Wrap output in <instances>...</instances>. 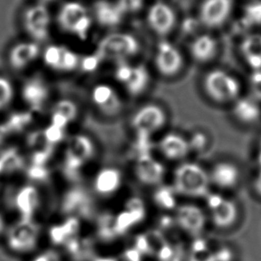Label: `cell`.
Instances as JSON below:
<instances>
[{"label":"cell","mask_w":261,"mask_h":261,"mask_svg":"<svg viewBox=\"0 0 261 261\" xmlns=\"http://www.w3.org/2000/svg\"><path fill=\"white\" fill-rule=\"evenodd\" d=\"M211 179L203 167L195 163H182L174 174V192L190 198H203L210 193Z\"/></svg>","instance_id":"1"},{"label":"cell","mask_w":261,"mask_h":261,"mask_svg":"<svg viewBox=\"0 0 261 261\" xmlns=\"http://www.w3.org/2000/svg\"><path fill=\"white\" fill-rule=\"evenodd\" d=\"M57 21L64 33L82 40H87L92 27V16L87 8L78 1H67L62 5Z\"/></svg>","instance_id":"2"},{"label":"cell","mask_w":261,"mask_h":261,"mask_svg":"<svg viewBox=\"0 0 261 261\" xmlns=\"http://www.w3.org/2000/svg\"><path fill=\"white\" fill-rule=\"evenodd\" d=\"M141 44L133 34L127 33H113L102 38L98 42L96 53L104 60L127 61L138 55Z\"/></svg>","instance_id":"3"},{"label":"cell","mask_w":261,"mask_h":261,"mask_svg":"<svg viewBox=\"0 0 261 261\" xmlns=\"http://www.w3.org/2000/svg\"><path fill=\"white\" fill-rule=\"evenodd\" d=\"M203 88L207 97L219 104L236 101L242 90L237 78L223 69H213L206 73Z\"/></svg>","instance_id":"4"},{"label":"cell","mask_w":261,"mask_h":261,"mask_svg":"<svg viewBox=\"0 0 261 261\" xmlns=\"http://www.w3.org/2000/svg\"><path fill=\"white\" fill-rule=\"evenodd\" d=\"M114 74L116 80L132 97L143 94L150 84L149 70L142 64L132 65L128 61L116 62Z\"/></svg>","instance_id":"5"},{"label":"cell","mask_w":261,"mask_h":261,"mask_svg":"<svg viewBox=\"0 0 261 261\" xmlns=\"http://www.w3.org/2000/svg\"><path fill=\"white\" fill-rule=\"evenodd\" d=\"M22 24L33 41H46L51 27V15L46 5L38 3L27 8L22 15Z\"/></svg>","instance_id":"6"},{"label":"cell","mask_w":261,"mask_h":261,"mask_svg":"<svg viewBox=\"0 0 261 261\" xmlns=\"http://www.w3.org/2000/svg\"><path fill=\"white\" fill-rule=\"evenodd\" d=\"M167 123V114L160 106L147 104L135 112L132 127L141 136H149L161 130Z\"/></svg>","instance_id":"7"},{"label":"cell","mask_w":261,"mask_h":261,"mask_svg":"<svg viewBox=\"0 0 261 261\" xmlns=\"http://www.w3.org/2000/svg\"><path fill=\"white\" fill-rule=\"evenodd\" d=\"M154 64L162 76L173 77L180 73L182 68L184 57L174 44L162 40L156 45Z\"/></svg>","instance_id":"8"},{"label":"cell","mask_w":261,"mask_h":261,"mask_svg":"<svg viewBox=\"0 0 261 261\" xmlns=\"http://www.w3.org/2000/svg\"><path fill=\"white\" fill-rule=\"evenodd\" d=\"M206 198L211 220L218 228H229L236 224L238 207L232 200L218 193H208Z\"/></svg>","instance_id":"9"},{"label":"cell","mask_w":261,"mask_h":261,"mask_svg":"<svg viewBox=\"0 0 261 261\" xmlns=\"http://www.w3.org/2000/svg\"><path fill=\"white\" fill-rule=\"evenodd\" d=\"M42 58L48 68L60 73H70L80 66L79 55L63 45L51 44L47 46L42 53Z\"/></svg>","instance_id":"10"},{"label":"cell","mask_w":261,"mask_h":261,"mask_svg":"<svg viewBox=\"0 0 261 261\" xmlns=\"http://www.w3.org/2000/svg\"><path fill=\"white\" fill-rule=\"evenodd\" d=\"M233 8V0H203L199 10V20L208 29L223 25Z\"/></svg>","instance_id":"11"},{"label":"cell","mask_w":261,"mask_h":261,"mask_svg":"<svg viewBox=\"0 0 261 261\" xmlns=\"http://www.w3.org/2000/svg\"><path fill=\"white\" fill-rule=\"evenodd\" d=\"M177 17L174 8L163 1H156L147 12V22L153 33L166 37L174 30Z\"/></svg>","instance_id":"12"},{"label":"cell","mask_w":261,"mask_h":261,"mask_svg":"<svg viewBox=\"0 0 261 261\" xmlns=\"http://www.w3.org/2000/svg\"><path fill=\"white\" fill-rule=\"evenodd\" d=\"M91 98L92 104L104 116L114 117L123 110V102L118 92L109 84H97L91 91Z\"/></svg>","instance_id":"13"},{"label":"cell","mask_w":261,"mask_h":261,"mask_svg":"<svg viewBox=\"0 0 261 261\" xmlns=\"http://www.w3.org/2000/svg\"><path fill=\"white\" fill-rule=\"evenodd\" d=\"M175 220L182 231L192 236H200L207 224L203 211L193 204H185L177 207Z\"/></svg>","instance_id":"14"},{"label":"cell","mask_w":261,"mask_h":261,"mask_svg":"<svg viewBox=\"0 0 261 261\" xmlns=\"http://www.w3.org/2000/svg\"><path fill=\"white\" fill-rule=\"evenodd\" d=\"M23 101L33 111L43 109L49 98L50 91L42 77L33 76L23 83L21 90Z\"/></svg>","instance_id":"15"},{"label":"cell","mask_w":261,"mask_h":261,"mask_svg":"<svg viewBox=\"0 0 261 261\" xmlns=\"http://www.w3.org/2000/svg\"><path fill=\"white\" fill-rule=\"evenodd\" d=\"M40 47L39 43L31 41H23L15 44L12 47L8 54V63L12 69L22 71L29 67L40 57Z\"/></svg>","instance_id":"16"},{"label":"cell","mask_w":261,"mask_h":261,"mask_svg":"<svg viewBox=\"0 0 261 261\" xmlns=\"http://www.w3.org/2000/svg\"><path fill=\"white\" fill-rule=\"evenodd\" d=\"M95 20L104 28L113 29L120 25L125 15L116 2L109 0H98L93 8Z\"/></svg>","instance_id":"17"},{"label":"cell","mask_w":261,"mask_h":261,"mask_svg":"<svg viewBox=\"0 0 261 261\" xmlns=\"http://www.w3.org/2000/svg\"><path fill=\"white\" fill-rule=\"evenodd\" d=\"M239 168L230 162H220L214 166L210 174L211 182L220 189L234 188L239 182Z\"/></svg>","instance_id":"18"},{"label":"cell","mask_w":261,"mask_h":261,"mask_svg":"<svg viewBox=\"0 0 261 261\" xmlns=\"http://www.w3.org/2000/svg\"><path fill=\"white\" fill-rule=\"evenodd\" d=\"M160 149L167 160H181L188 156L190 144L181 135L171 133L160 140Z\"/></svg>","instance_id":"19"},{"label":"cell","mask_w":261,"mask_h":261,"mask_svg":"<svg viewBox=\"0 0 261 261\" xmlns=\"http://www.w3.org/2000/svg\"><path fill=\"white\" fill-rule=\"evenodd\" d=\"M218 41L210 34H200L192 40L190 45V53L198 63L211 61L218 52Z\"/></svg>","instance_id":"20"},{"label":"cell","mask_w":261,"mask_h":261,"mask_svg":"<svg viewBox=\"0 0 261 261\" xmlns=\"http://www.w3.org/2000/svg\"><path fill=\"white\" fill-rule=\"evenodd\" d=\"M232 115L241 123L251 124L260 118V106L252 97L237 98L232 106Z\"/></svg>","instance_id":"21"},{"label":"cell","mask_w":261,"mask_h":261,"mask_svg":"<svg viewBox=\"0 0 261 261\" xmlns=\"http://www.w3.org/2000/svg\"><path fill=\"white\" fill-rule=\"evenodd\" d=\"M136 170L139 179L145 185H159L165 177L163 165L150 156H144L139 160Z\"/></svg>","instance_id":"22"},{"label":"cell","mask_w":261,"mask_h":261,"mask_svg":"<svg viewBox=\"0 0 261 261\" xmlns=\"http://www.w3.org/2000/svg\"><path fill=\"white\" fill-rule=\"evenodd\" d=\"M244 61L252 71L261 70V34H250L241 43Z\"/></svg>","instance_id":"23"},{"label":"cell","mask_w":261,"mask_h":261,"mask_svg":"<svg viewBox=\"0 0 261 261\" xmlns=\"http://www.w3.org/2000/svg\"><path fill=\"white\" fill-rule=\"evenodd\" d=\"M78 108L70 99H61L52 109V121L55 126H64L76 118Z\"/></svg>","instance_id":"24"},{"label":"cell","mask_w":261,"mask_h":261,"mask_svg":"<svg viewBox=\"0 0 261 261\" xmlns=\"http://www.w3.org/2000/svg\"><path fill=\"white\" fill-rule=\"evenodd\" d=\"M11 232L10 243L16 250H29L36 243V232L31 225H22Z\"/></svg>","instance_id":"25"},{"label":"cell","mask_w":261,"mask_h":261,"mask_svg":"<svg viewBox=\"0 0 261 261\" xmlns=\"http://www.w3.org/2000/svg\"><path fill=\"white\" fill-rule=\"evenodd\" d=\"M244 29H254L261 26V0H251L244 6L240 19Z\"/></svg>","instance_id":"26"},{"label":"cell","mask_w":261,"mask_h":261,"mask_svg":"<svg viewBox=\"0 0 261 261\" xmlns=\"http://www.w3.org/2000/svg\"><path fill=\"white\" fill-rule=\"evenodd\" d=\"M120 175L114 169H107L103 171L96 180L97 192L101 194H109L115 192L119 187Z\"/></svg>","instance_id":"27"},{"label":"cell","mask_w":261,"mask_h":261,"mask_svg":"<svg viewBox=\"0 0 261 261\" xmlns=\"http://www.w3.org/2000/svg\"><path fill=\"white\" fill-rule=\"evenodd\" d=\"M15 97V90L11 82L6 77L0 76V111L7 109Z\"/></svg>","instance_id":"28"},{"label":"cell","mask_w":261,"mask_h":261,"mask_svg":"<svg viewBox=\"0 0 261 261\" xmlns=\"http://www.w3.org/2000/svg\"><path fill=\"white\" fill-rule=\"evenodd\" d=\"M116 2L123 14L126 15L140 11L143 7L144 0H116Z\"/></svg>","instance_id":"29"},{"label":"cell","mask_w":261,"mask_h":261,"mask_svg":"<svg viewBox=\"0 0 261 261\" xmlns=\"http://www.w3.org/2000/svg\"><path fill=\"white\" fill-rule=\"evenodd\" d=\"M251 97L261 101V70L252 71L249 79Z\"/></svg>","instance_id":"30"},{"label":"cell","mask_w":261,"mask_h":261,"mask_svg":"<svg viewBox=\"0 0 261 261\" xmlns=\"http://www.w3.org/2000/svg\"><path fill=\"white\" fill-rule=\"evenodd\" d=\"M171 189H161L156 192V202L166 208H170L174 205V197H173Z\"/></svg>","instance_id":"31"},{"label":"cell","mask_w":261,"mask_h":261,"mask_svg":"<svg viewBox=\"0 0 261 261\" xmlns=\"http://www.w3.org/2000/svg\"><path fill=\"white\" fill-rule=\"evenodd\" d=\"M101 62V58L95 52L94 55L88 56L83 59L81 58L80 66H82L84 72H93L98 68Z\"/></svg>","instance_id":"32"},{"label":"cell","mask_w":261,"mask_h":261,"mask_svg":"<svg viewBox=\"0 0 261 261\" xmlns=\"http://www.w3.org/2000/svg\"><path fill=\"white\" fill-rule=\"evenodd\" d=\"M254 189L258 195L261 196V169L257 173V176L254 180Z\"/></svg>","instance_id":"33"},{"label":"cell","mask_w":261,"mask_h":261,"mask_svg":"<svg viewBox=\"0 0 261 261\" xmlns=\"http://www.w3.org/2000/svg\"><path fill=\"white\" fill-rule=\"evenodd\" d=\"M194 141H193V144H195L198 142V144L195 146V148H198V149H200L201 147H203L204 143H205V138H204V136L202 135H197L194 136Z\"/></svg>","instance_id":"34"},{"label":"cell","mask_w":261,"mask_h":261,"mask_svg":"<svg viewBox=\"0 0 261 261\" xmlns=\"http://www.w3.org/2000/svg\"><path fill=\"white\" fill-rule=\"evenodd\" d=\"M41 4H47V3H51V2H54L56 0H38Z\"/></svg>","instance_id":"35"},{"label":"cell","mask_w":261,"mask_h":261,"mask_svg":"<svg viewBox=\"0 0 261 261\" xmlns=\"http://www.w3.org/2000/svg\"><path fill=\"white\" fill-rule=\"evenodd\" d=\"M2 225H3V224H2V220L0 219V230L2 229Z\"/></svg>","instance_id":"36"},{"label":"cell","mask_w":261,"mask_h":261,"mask_svg":"<svg viewBox=\"0 0 261 261\" xmlns=\"http://www.w3.org/2000/svg\"><path fill=\"white\" fill-rule=\"evenodd\" d=\"M259 151H261V139L260 142H259Z\"/></svg>","instance_id":"37"}]
</instances>
